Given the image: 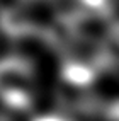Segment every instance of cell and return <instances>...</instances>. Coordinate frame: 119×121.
I'll list each match as a JSON object with an SVG mask.
<instances>
[{"mask_svg": "<svg viewBox=\"0 0 119 121\" xmlns=\"http://www.w3.org/2000/svg\"><path fill=\"white\" fill-rule=\"evenodd\" d=\"M36 121H61V119H58V118H51V116L48 118V116H46V118H39V119H36Z\"/></svg>", "mask_w": 119, "mask_h": 121, "instance_id": "cell-2", "label": "cell"}, {"mask_svg": "<svg viewBox=\"0 0 119 121\" xmlns=\"http://www.w3.org/2000/svg\"><path fill=\"white\" fill-rule=\"evenodd\" d=\"M0 99L9 108H27L33 99V70L21 58L0 60Z\"/></svg>", "mask_w": 119, "mask_h": 121, "instance_id": "cell-1", "label": "cell"}]
</instances>
